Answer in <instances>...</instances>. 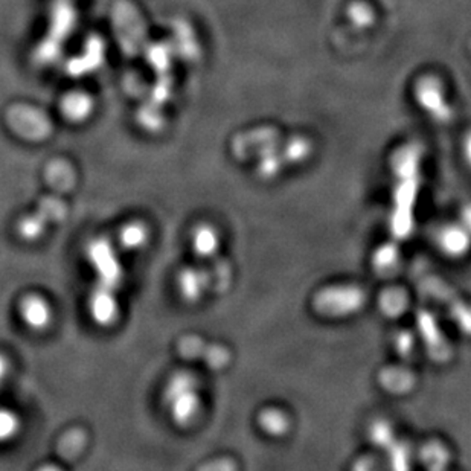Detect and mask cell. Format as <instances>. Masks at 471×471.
Listing matches in <instances>:
<instances>
[{
  "label": "cell",
  "mask_w": 471,
  "mask_h": 471,
  "mask_svg": "<svg viewBox=\"0 0 471 471\" xmlns=\"http://www.w3.org/2000/svg\"><path fill=\"white\" fill-rule=\"evenodd\" d=\"M165 402L179 424H189L200 412L199 384L194 375L180 373L171 378L165 391Z\"/></svg>",
  "instance_id": "1"
},
{
  "label": "cell",
  "mask_w": 471,
  "mask_h": 471,
  "mask_svg": "<svg viewBox=\"0 0 471 471\" xmlns=\"http://www.w3.org/2000/svg\"><path fill=\"white\" fill-rule=\"evenodd\" d=\"M422 461L428 464L430 468H442L447 466L448 461V452L446 447L439 442H430L422 448Z\"/></svg>",
  "instance_id": "10"
},
{
  "label": "cell",
  "mask_w": 471,
  "mask_h": 471,
  "mask_svg": "<svg viewBox=\"0 0 471 471\" xmlns=\"http://www.w3.org/2000/svg\"><path fill=\"white\" fill-rule=\"evenodd\" d=\"M382 309L388 316H400L408 307V296L400 289H391L384 291L382 296Z\"/></svg>",
  "instance_id": "9"
},
{
  "label": "cell",
  "mask_w": 471,
  "mask_h": 471,
  "mask_svg": "<svg viewBox=\"0 0 471 471\" xmlns=\"http://www.w3.org/2000/svg\"><path fill=\"white\" fill-rule=\"evenodd\" d=\"M194 249H196L197 255L211 256L218 251L220 245V236L216 227L209 226V225H203L194 232Z\"/></svg>",
  "instance_id": "7"
},
{
  "label": "cell",
  "mask_w": 471,
  "mask_h": 471,
  "mask_svg": "<svg viewBox=\"0 0 471 471\" xmlns=\"http://www.w3.org/2000/svg\"><path fill=\"white\" fill-rule=\"evenodd\" d=\"M439 241L448 255H466L471 245V232L466 226H450L442 232Z\"/></svg>",
  "instance_id": "4"
},
{
  "label": "cell",
  "mask_w": 471,
  "mask_h": 471,
  "mask_svg": "<svg viewBox=\"0 0 471 471\" xmlns=\"http://www.w3.org/2000/svg\"><path fill=\"white\" fill-rule=\"evenodd\" d=\"M466 157L468 163L471 165V134L466 141Z\"/></svg>",
  "instance_id": "16"
},
{
  "label": "cell",
  "mask_w": 471,
  "mask_h": 471,
  "mask_svg": "<svg viewBox=\"0 0 471 471\" xmlns=\"http://www.w3.org/2000/svg\"><path fill=\"white\" fill-rule=\"evenodd\" d=\"M205 287H207V280L203 278V273L194 271V269L183 272L179 278V289L182 291L183 298H187V300H199L203 295Z\"/></svg>",
  "instance_id": "8"
},
{
  "label": "cell",
  "mask_w": 471,
  "mask_h": 471,
  "mask_svg": "<svg viewBox=\"0 0 471 471\" xmlns=\"http://www.w3.org/2000/svg\"><path fill=\"white\" fill-rule=\"evenodd\" d=\"M398 255L397 251H391L389 247L383 249V251H378L377 260L374 267L377 269L380 273H391V272L397 269Z\"/></svg>",
  "instance_id": "13"
},
{
  "label": "cell",
  "mask_w": 471,
  "mask_h": 471,
  "mask_svg": "<svg viewBox=\"0 0 471 471\" xmlns=\"http://www.w3.org/2000/svg\"><path fill=\"white\" fill-rule=\"evenodd\" d=\"M115 302L114 298L108 295L107 290L97 296L94 300V316L99 322H110L115 318Z\"/></svg>",
  "instance_id": "11"
},
{
  "label": "cell",
  "mask_w": 471,
  "mask_h": 471,
  "mask_svg": "<svg viewBox=\"0 0 471 471\" xmlns=\"http://www.w3.org/2000/svg\"><path fill=\"white\" fill-rule=\"evenodd\" d=\"M371 438L380 446H386V444L391 446L393 441L392 429L386 422H377L371 429Z\"/></svg>",
  "instance_id": "15"
},
{
  "label": "cell",
  "mask_w": 471,
  "mask_h": 471,
  "mask_svg": "<svg viewBox=\"0 0 471 471\" xmlns=\"http://www.w3.org/2000/svg\"><path fill=\"white\" fill-rule=\"evenodd\" d=\"M145 238H147V234L141 225H130L123 231V243L130 249L143 245Z\"/></svg>",
  "instance_id": "14"
},
{
  "label": "cell",
  "mask_w": 471,
  "mask_h": 471,
  "mask_svg": "<svg viewBox=\"0 0 471 471\" xmlns=\"http://www.w3.org/2000/svg\"><path fill=\"white\" fill-rule=\"evenodd\" d=\"M366 302V293L357 285H333L320 290L314 296L313 307L316 311L329 318H345L357 313Z\"/></svg>",
  "instance_id": "2"
},
{
  "label": "cell",
  "mask_w": 471,
  "mask_h": 471,
  "mask_svg": "<svg viewBox=\"0 0 471 471\" xmlns=\"http://www.w3.org/2000/svg\"><path fill=\"white\" fill-rule=\"evenodd\" d=\"M413 375L408 369L388 368L380 375V383L389 392L404 393L413 388Z\"/></svg>",
  "instance_id": "6"
},
{
  "label": "cell",
  "mask_w": 471,
  "mask_h": 471,
  "mask_svg": "<svg viewBox=\"0 0 471 471\" xmlns=\"http://www.w3.org/2000/svg\"><path fill=\"white\" fill-rule=\"evenodd\" d=\"M20 311H22V318L28 324V327L34 329L46 328L50 325L51 318H52L50 304L40 296L25 298L22 302Z\"/></svg>",
  "instance_id": "3"
},
{
  "label": "cell",
  "mask_w": 471,
  "mask_h": 471,
  "mask_svg": "<svg viewBox=\"0 0 471 471\" xmlns=\"http://www.w3.org/2000/svg\"><path fill=\"white\" fill-rule=\"evenodd\" d=\"M19 430V420L14 413L0 409V442L8 441Z\"/></svg>",
  "instance_id": "12"
},
{
  "label": "cell",
  "mask_w": 471,
  "mask_h": 471,
  "mask_svg": "<svg viewBox=\"0 0 471 471\" xmlns=\"http://www.w3.org/2000/svg\"><path fill=\"white\" fill-rule=\"evenodd\" d=\"M258 424L267 435L282 437L289 432L290 418L282 409L267 408L260 413Z\"/></svg>",
  "instance_id": "5"
}]
</instances>
